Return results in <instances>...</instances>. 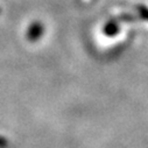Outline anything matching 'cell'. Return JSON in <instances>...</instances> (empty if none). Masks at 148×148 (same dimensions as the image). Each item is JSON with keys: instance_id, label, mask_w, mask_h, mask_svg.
Here are the masks:
<instances>
[{"instance_id": "1", "label": "cell", "mask_w": 148, "mask_h": 148, "mask_svg": "<svg viewBox=\"0 0 148 148\" xmlns=\"http://www.w3.org/2000/svg\"><path fill=\"white\" fill-rule=\"evenodd\" d=\"M43 32H45L43 25L40 21H34L27 29V39L30 42H35L43 35Z\"/></svg>"}, {"instance_id": "3", "label": "cell", "mask_w": 148, "mask_h": 148, "mask_svg": "<svg viewBox=\"0 0 148 148\" xmlns=\"http://www.w3.org/2000/svg\"><path fill=\"white\" fill-rule=\"evenodd\" d=\"M139 13L141 15L142 19L145 20H148V8L145 7V6H139Z\"/></svg>"}, {"instance_id": "2", "label": "cell", "mask_w": 148, "mask_h": 148, "mask_svg": "<svg viewBox=\"0 0 148 148\" xmlns=\"http://www.w3.org/2000/svg\"><path fill=\"white\" fill-rule=\"evenodd\" d=\"M119 29H120L119 23L117 21H114V20H111L104 26L103 32H104V34L106 36H114V35H117L119 33Z\"/></svg>"}]
</instances>
